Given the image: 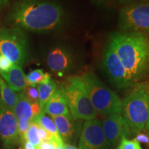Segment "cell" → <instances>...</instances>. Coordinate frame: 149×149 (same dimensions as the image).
I'll return each mask as SVG.
<instances>
[{"label":"cell","instance_id":"28","mask_svg":"<svg viewBox=\"0 0 149 149\" xmlns=\"http://www.w3.org/2000/svg\"><path fill=\"white\" fill-rule=\"evenodd\" d=\"M57 146V144L56 141L52 139V140L42 141L37 149H56Z\"/></svg>","mask_w":149,"mask_h":149},{"label":"cell","instance_id":"36","mask_svg":"<svg viewBox=\"0 0 149 149\" xmlns=\"http://www.w3.org/2000/svg\"><path fill=\"white\" fill-rule=\"evenodd\" d=\"M148 87H149V83L148 84Z\"/></svg>","mask_w":149,"mask_h":149},{"label":"cell","instance_id":"23","mask_svg":"<svg viewBox=\"0 0 149 149\" xmlns=\"http://www.w3.org/2000/svg\"><path fill=\"white\" fill-rule=\"evenodd\" d=\"M33 121H26V120H18L17 128H18V135L22 142L26 141V133L29 129L30 126Z\"/></svg>","mask_w":149,"mask_h":149},{"label":"cell","instance_id":"1","mask_svg":"<svg viewBox=\"0 0 149 149\" xmlns=\"http://www.w3.org/2000/svg\"><path fill=\"white\" fill-rule=\"evenodd\" d=\"M64 19L62 7L53 0H19L8 15L14 27L34 33H47L58 29Z\"/></svg>","mask_w":149,"mask_h":149},{"label":"cell","instance_id":"5","mask_svg":"<svg viewBox=\"0 0 149 149\" xmlns=\"http://www.w3.org/2000/svg\"><path fill=\"white\" fill-rule=\"evenodd\" d=\"M61 89L66 97L70 114L74 120L87 121L96 119L97 113L91 104L81 77L68 78Z\"/></svg>","mask_w":149,"mask_h":149},{"label":"cell","instance_id":"30","mask_svg":"<svg viewBox=\"0 0 149 149\" xmlns=\"http://www.w3.org/2000/svg\"><path fill=\"white\" fill-rule=\"evenodd\" d=\"M137 1V0H117V2L120 5L123 6H128L132 3H135Z\"/></svg>","mask_w":149,"mask_h":149},{"label":"cell","instance_id":"13","mask_svg":"<svg viewBox=\"0 0 149 149\" xmlns=\"http://www.w3.org/2000/svg\"><path fill=\"white\" fill-rule=\"evenodd\" d=\"M15 115L18 120L33 121L43 112L39 102L29 100L22 91L19 99L15 107L13 109Z\"/></svg>","mask_w":149,"mask_h":149},{"label":"cell","instance_id":"8","mask_svg":"<svg viewBox=\"0 0 149 149\" xmlns=\"http://www.w3.org/2000/svg\"><path fill=\"white\" fill-rule=\"evenodd\" d=\"M102 67L110 81L117 88L125 89L133 86L129 75L110 42L104 51Z\"/></svg>","mask_w":149,"mask_h":149},{"label":"cell","instance_id":"2","mask_svg":"<svg viewBox=\"0 0 149 149\" xmlns=\"http://www.w3.org/2000/svg\"><path fill=\"white\" fill-rule=\"evenodd\" d=\"M109 42L130 78L133 86L149 72V35L119 32L112 34Z\"/></svg>","mask_w":149,"mask_h":149},{"label":"cell","instance_id":"32","mask_svg":"<svg viewBox=\"0 0 149 149\" xmlns=\"http://www.w3.org/2000/svg\"><path fill=\"white\" fill-rule=\"evenodd\" d=\"M9 0H0V8H3L8 4Z\"/></svg>","mask_w":149,"mask_h":149},{"label":"cell","instance_id":"21","mask_svg":"<svg viewBox=\"0 0 149 149\" xmlns=\"http://www.w3.org/2000/svg\"><path fill=\"white\" fill-rule=\"evenodd\" d=\"M26 141H29L30 143L34 145L37 148H39L42 143V141L38 135V124L35 121H33L30 126L29 129L26 133Z\"/></svg>","mask_w":149,"mask_h":149},{"label":"cell","instance_id":"11","mask_svg":"<svg viewBox=\"0 0 149 149\" xmlns=\"http://www.w3.org/2000/svg\"><path fill=\"white\" fill-rule=\"evenodd\" d=\"M17 122L13 110L7 107L0 99V137L5 149H15L17 143Z\"/></svg>","mask_w":149,"mask_h":149},{"label":"cell","instance_id":"7","mask_svg":"<svg viewBox=\"0 0 149 149\" xmlns=\"http://www.w3.org/2000/svg\"><path fill=\"white\" fill-rule=\"evenodd\" d=\"M119 27L122 32L149 34V2L125 6L119 15Z\"/></svg>","mask_w":149,"mask_h":149},{"label":"cell","instance_id":"33","mask_svg":"<svg viewBox=\"0 0 149 149\" xmlns=\"http://www.w3.org/2000/svg\"><path fill=\"white\" fill-rule=\"evenodd\" d=\"M56 149H65L64 144H57Z\"/></svg>","mask_w":149,"mask_h":149},{"label":"cell","instance_id":"24","mask_svg":"<svg viewBox=\"0 0 149 149\" xmlns=\"http://www.w3.org/2000/svg\"><path fill=\"white\" fill-rule=\"evenodd\" d=\"M117 149H142L139 143L135 139H128L123 138L117 146Z\"/></svg>","mask_w":149,"mask_h":149},{"label":"cell","instance_id":"12","mask_svg":"<svg viewBox=\"0 0 149 149\" xmlns=\"http://www.w3.org/2000/svg\"><path fill=\"white\" fill-rule=\"evenodd\" d=\"M46 63L52 71L58 74H63L69 72L73 67V55L66 47L55 46L48 51Z\"/></svg>","mask_w":149,"mask_h":149},{"label":"cell","instance_id":"16","mask_svg":"<svg viewBox=\"0 0 149 149\" xmlns=\"http://www.w3.org/2000/svg\"><path fill=\"white\" fill-rule=\"evenodd\" d=\"M0 76L8 85L16 92H22L27 87L26 74L22 66L13 64L12 68L6 72H0Z\"/></svg>","mask_w":149,"mask_h":149},{"label":"cell","instance_id":"26","mask_svg":"<svg viewBox=\"0 0 149 149\" xmlns=\"http://www.w3.org/2000/svg\"><path fill=\"white\" fill-rule=\"evenodd\" d=\"M13 64L6 57L0 54V72H6L12 68Z\"/></svg>","mask_w":149,"mask_h":149},{"label":"cell","instance_id":"37","mask_svg":"<svg viewBox=\"0 0 149 149\" xmlns=\"http://www.w3.org/2000/svg\"><path fill=\"white\" fill-rule=\"evenodd\" d=\"M19 149H24V148H19Z\"/></svg>","mask_w":149,"mask_h":149},{"label":"cell","instance_id":"27","mask_svg":"<svg viewBox=\"0 0 149 149\" xmlns=\"http://www.w3.org/2000/svg\"><path fill=\"white\" fill-rule=\"evenodd\" d=\"M38 135L40 139H41V141H48V140H55L54 139V137L53 135L51 134L50 133H48L47 130L44 129V128L42 127L40 125L38 124Z\"/></svg>","mask_w":149,"mask_h":149},{"label":"cell","instance_id":"6","mask_svg":"<svg viewBox=\"0 0 149 149\" xmlns=\"http://www.w3.org/2000/svg\"><path fill=\"white\" fill-rule=\"evenodd\" d=\"M0 54L13 64L24 65L29 57V43L26 35L21 29H0Z\"/></svg>","mask_w":149,"mask_h":149},{"label":"cell","instance_id":"25","mask_svg":"<svg viewBox=\"0 0 149 149\" xmlns=\"http://www.w3.org/2000/svg\"><path fill=\"white\" fill-rule=\"evenodd\" d=\"M24 93L26 98L31 101L34 102H39V93L37 86H27Z\"/></svg>","mask_w":149,"mask_h":149},{"label":"cell","instance_id":"4","mask_svg":"<svg viewBox=\"0 0 149 149\" xmlns=\"http://www.w3.org/2000/svg\"><path fill=\"white\" fill-rule=\"evenodd\" d=\"M86 91L95 111L103 117L122 113V101L117 95L107 86L93 72L81 77Z\"/></svg>","mask_w":149,"mask_h":149},{"label":"cell","instance_id":"19","mask_svg":"<svg viewBox=\"0 0 149 149\" xmlns=\"http://www.w3.org/2000/svg\"><path fill=\"white\" fill-rule=\"evenodd\" d=\"M57 86L53 79L51 78L41 84L38 85L37 90L39 93V104L42 109H44V106L53 96V95L57 91Z\"/></svg>","mask_w":149,"mask_h":149},{"label":"cell","instance_id":"14","mask_svg":"<svg viewBox=\"0 0 149 149\" xmlns=\"http://www.w3.org/2000/svg\"><path fill=\"white\" fill-rule=\"evenodd\" d=\"M55 124L59 135L65 144H70L75 139L77 133V126L71 114L51 117Z\"/></svg>","mask_w":149,"mask_h":149},{"label":"cell","instance_id":"9","mask_svg":"<svg viewBox=\"0 0 149 149\" xmlns=\"http://www.w3.org/2000/svg\"><path fill=\"white\" fill-rule=\"evenodd\" d=\"M102 126L110 148L117 147L123 138H128L132 135L129 124L121 114L104 117Z\"/></svg>","mask_w":149,"mask_h":149},{"label":"cell","instance_id":"34","mask_svg":"<svg viewBox=\"0 0 149 149\" xmlns=\"http://www.w3.org/2000/svg\"><path fill=\"white\" fill-rule=\"evenodd\" d=\"M146 130L147 132H148V137H149V119L148 120V122H147L146 125Z\"/></svg>","mask_w":149,"mask_h":149},{"label":"cell","instance_id":"18","mask_svg":"<svg viewBox=\"0 0 149 149\" xmlns=\"http://www.w3.org/2000/svg\"><path fill=\"white\" fill-rule=\"evenodd\" d=\"M33 121H35L39 125H40L44 129L47 130L48 133H50L53 135L54 139L57 144H64V142L61 138V135H59L58 130L56 127L55 124L54 123L53 120L51 117H48L46 115L44 111L41 114L37 116Z\"/></svg>","mask_w":149,"mask_h":149},{"label":"cell","instance_id":"17","mask_svg":"<svg viewBox=\"0 0 149 149\" xmlns=\"http://www.w3.org/2000/svg\"><path fill=\"white\" fill-rule=\"evenodd\" d=\"M21 92H16L13 90L5 80L0 76V99L3 104L13 110L17 103Z\"/></svg>","mask_w":149,"mask_h":149},{"label":"cell","instance_id":"20","mask_svg":"<svg viewBox=\"0 0 149 149\" xmlns=\"http://www.w3.org/2000/svg\"><path fill=\"white\" fill-rule=\"evenodd\" d=\"M26 78L28 86H37V85L46 82L51 77L48 72H44L42 69H35L31 70L28 74H26Z\"/></svg>","mask_w":149,"mask_h":149},{"label":"cell","instance_id":"3","mask_svg":"<svg viewBox=\"0 0 149 149\" xmlns=\"http://www.w3.org/2000/svg\"><path fill=\"white\" fill-rule=\"evenodd\" d=\"M122 113L129 124L131 135L140 133L149 119V87L138 84L122 102Z\"/></svg>","mask_w":149,"mask_h":149},{"label":"cell","instance_id":"22","mask_svg":"<svg viewBox=\"0 0 149 149\" xmlns=\"http://www.w3.org/2000/svg\"><path fill=\"white\" fill-rule=\"evenodd\" d=\"M93 5L102 10H112L116 6L117 0H90Z\"/></svg>","mask_w":149,"mask_h":149},{"label":"cell","instance_id":"31","mask_svg":"<svg viewBox=\"0 0 149 149\" xmlns=\"http://www.w3.org/2000/svg\"><path fill=\"white\" fill-rule=\"evenodd\" d=\"M64 147H65V149H81L79 147L78 148V147L75 146L74 145H72L70 144H64Z\"/></svg>","mask_w":149,"mask_h":149},{"label":"cell","instance_id":"15","mask_svg":"<svg viewBox=\"0 0 149 149\" xmlns=\"http://www.w3.org/2000/svg\"><path fill=\"white\" fill-rule=\"evenodd\" d=\"M43 111L51 117L70 114L68 102L61 88L57 89L44 106Z\"/></svg>","mask_w":149,"mask_h":149},{"label":"cell","instance_id":"35","mask_svg":"<svg viewBox=\"0 0 149 149\" xmlns=\"http://www.w3.org/2000/svg\"><path fill=\"white\" fill-rule=\"evenodd\" d=\"M139 3H147L149 2V0H138Z\"/></svg>","mask_w":149,"mask_h":149},{"label":"cell","instance_id":"10","mask_svg":"<svg viewBox=\"0 0 149 149\" xmlns=\"http://www.w3.org/2000/svg\"><path fill=\"white\" fill-rule=\"evenodd\" d=\"M79 146L81 149L110 148L100 120L93 119L85 121L80 130Z\"/></svg>","mask_w":149,"mask_h":149},{"label":"cell","instance_id":"29","mask_svg":"<svg viewBox=\"0 0 149 149\" xmlns=\"http://www.w3.org/2000/svg\"><path fill=\"white\" fill-rule=\"evenodd\" d=\"M139 143H144V144H148L149 143V137L143 133L137 134V137L135 138Z\"/></svg>","mask_w":149,"mask_h":149}]
</instances>
